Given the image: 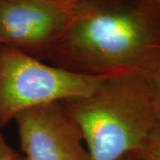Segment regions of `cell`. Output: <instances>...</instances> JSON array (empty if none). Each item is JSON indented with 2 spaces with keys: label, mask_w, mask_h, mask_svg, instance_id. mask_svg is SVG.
I'll use <instances>...</instances> for the list:
<instances>
[{
  "label": "cell",
  "mask_w": 160,
  "mask_h": 160,
  "mask_svg": "<svg viewBox=\"0 0 160 160\" xmlns=\"http://www.w3.org/2000/svg\"><path fill=\"white\" fill-rule=\"evenodd\" d=\"M44 59L78 74L146 78L160 68V4L92 0L74 12Z\"/></svg>",
  "instance_id": "1"
},
{
  "label": "cell",
  "mask_w": 160,
  "mask_h": 160,
  "mask_svg": "<svg viewBox=\"0 0 160 160\" xmlns=\"http://www.w3.org/2000/svg\"><path fill=\"white\" fill-rule=\"evenodd\" d=\"M91 160H118L140 148L159 124L146 78L104 77L91 93L62 102Z\"/></svg>",
  "instance_id": "2"
},
{
  "label": "cell",
  "mask_w": 160,
  "mask_h": 160,
  "mask_svg": "<svg viewBox=\"0 0 160 160\" xmlns=\"http://www.w3.org/2000/svg\"><path fill=\"white\" fill-rule=\"evenodd\" d=\"M103 78L75 73L0 45V129L25 109L87 95Z\"/></svg>",
  "instance_id": "3"
},
{
  "label": "cell",
  "mask_w": 160,
  "mask_h": 160,
  "mask_svg": "<svg viewBox=\"0 0 160 160\" xmlns=\"http://www.w3.org/2000/svg\"><path fill=\"white\" fill-rule=\"evenodd\" d=\"M13 120L25 160H91L79 129L62 102L25 109Z\"/></svg>",
  "instance_id": "4"
},
{
  "label": "cell",
  "mask_w": 160,
  "mask_h": 160,
  "mask_svg": "<svg viewBox=\"0 0 160 160\" xmlns=\"http://www.w3.org/2000/svg\"><path fill=\"white\" fill-rule=\"evenodd\" d=\"M73 13L46 0H0V45L44 58Z\"/></svg>",
  "instance_id": "5"
},
{
  "label": "cell",
  "mask_w": 160,
  "mask_h": 160,
  "mask_svg": "<svg viewBox=\"0 0 160 160\" xmlns=\"http://www.w3.org/2000/svg\"><path fill=\"white\" fill-rule=\"evenodd\" d=\"M130 155L135 160H160V126Z\"/></svg>",
  "instance_id": "6"
},
{
  "label": "cell",
  "mask_w": 160,
  "mask_h": 160,
  "mask_svg": "<svg viewBox=\"0 0 160 160\" xmlns=\"http://www.w3.org/2000/svg\"><path fill=\"white\" fill-rule=\"evenodd\" d=\"M149 86L155 114L160 126V68L146 77Z\"/></svg>",
  "instance_id": "7"
},
{
  "label": "cell",
  "mask_w": 160,
  "mask_h": 160,
  "mask_svg": "<svg viewBox=\"0 0 160 160\" xmlns=\"http://www.w3.org/2000/svg\"><path fill=\"white\" fill-rule=\"evenodd\" d=\"M0 160H25L6 142L0 132Z\"/></svg>",
  "instance_id": "8"
},
{
  "label": "cell",
  "mask_w": 160,
  "mask_h": 160,
  "mask_svg": "<svg viewBox=\"0 0 160 160\" xmlns=\"http://www.w3.org/2000/svg\"><path fill=\"white\" fill-rule=\"evenodd\" d=\"M67 11L75 12L92 0H46Z\"/></svg>",
  "instance_id": "9"
},
{
  "label": "cell",
  "mask_w": 160,
  "mask_h": 160,
  "mask_svg": "<svg viewBox=\"0 0 160 160\" xmlns=\"http://www.w3.org/2000/svg\"><path fill=\"white\" fill-rule=\"evenodd\" d=\"M118 160H135L132 157L130 154H127L126 156H124V157H122L121 158H119Z\"/></svg>",
  "instance_id": "10"
},
{
  "label": "cell",
  "mask_w": 160,
  "mask_h": 160,
  "mask_svg": "<svg viewBox=\"0 0 160 160\" xmlns=\"http://www.w3.org/2000/svg\"><path fill=\"white\" fill-rule=\"evenodd\" d=\"M152 1H155V2H157V3H159L160 4V0H152Z\"/></svg>",
  "instance_id": "11"
}]
</instances>
